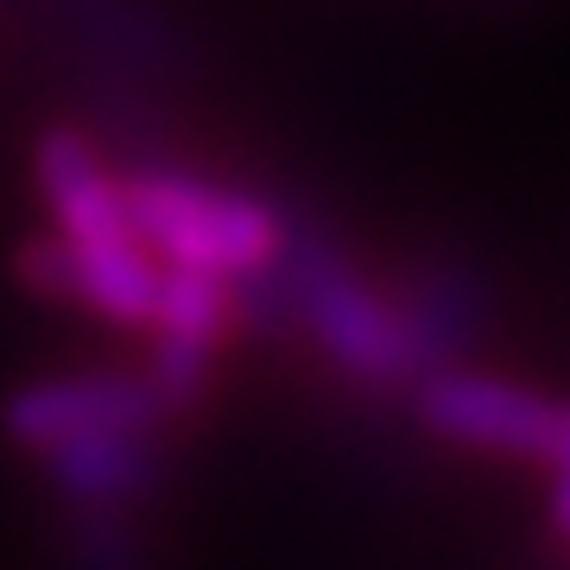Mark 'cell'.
Masks as SVG:
<instances>
[{
	"label": "cell",
	"instance_id": "obj_6",
	"mask_svg": "<svg viewBox=\"0 0 570 570\" xmlns=\"http://www.w3.org/2000/svg\"><path fill=\"white\" fill-rule=\"evenodd\" d=\"M235 279L228 273H204V266H165L159 273V298H153V317L146 330L171 348H197V355H216L223 336L235 330Z\"/></svg>",
	"mask_w": 570,
	"mask_h": 570
},
{
	"label": "cell",
	"instance_id": "obj_4",
	"mask_svg": "<svg viewBox=\"0 0 570 570\" xmlns=\"http://www.w3.org/2000/svg\"><path fill=\"white\" fill-rule=\"evenodd\" d=\"M425 425L444 431L450 444L494 450V456H532V463H564L570 456V406L532 387L494 381V374H431Z\"/></svg>",
	"mask_w": 570,
	"mask_h": 570
},
{
	"label": "cell",
	"instance_id": "obj_2",
	"mask_svg": "<svg viewBox=\"0 0 570 570\" xmlns=\"http://www.w3.org/2000/svg\"><path fill=\"white\" fill-rule=\"evenodd\" d=\"M292 305L305 317V330L324 343V355L343 374L367 381V387H393L406 374H425L444 348V317L469 324L463 311L425 305V298H381V285L362 279L336 254H305L292 273Z\"/></svg>",
	"mask_w": 570,
	"mask_h": 570
},
{
	"label": "cell",
	"instance_id": "obj_5",
	"mask_svg": "<svg viewBox=\"0 0 570 570\" xmlns=\"http://www.w3.org/2000/svg\"><path fill=\"white\" fill-rule=\"evenodd\" d=\"M165 400L153 381H127V374H58V381H32L26 393L7 400V438L20 450H70L89 438H121V431H153L165 419Z\"/></svg>",
	"mask_w": 570,
	"mask_h": 570
},
{
	"label": "cell",
	"instance_id": "obj_1",
	"mask_svg": "<svg viewBox=\"0 0 570 570\" xmlns=\"http://www.w3.org/2000/svg\"><path fill=\"white\" fill-rule=\"evenodd\" d=\"M32 178H39L51 235L77 261V305L102 311L108 324L146 330L165 261L140 242V228L127 216V190L102 165V153L70 127H51L32 153Z\"/></svg>",
	"mask_w": 570,
	"mask_h": 570
},
{
	"label": "cell",
	"instance_id": "obj_3",
	"mask_svg": "<svg viewBox=\"0 0 570 570\" xmlns=\"http://www.w3.org/2000/svg\"><path fill=\"white\" fill-rule=\"evenodd\" d=\"M127 216L165 266H204L228 279H261L285 261V223L261 197L184 171H127Z\"/></svg>",
	"mask_w": 570,
	"mask_h": 570
}]
</instances>
